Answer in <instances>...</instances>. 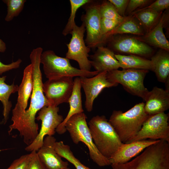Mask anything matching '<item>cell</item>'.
Segmentation results:
<instances>
[{"mask_svg": "<svg viewBox=\"0 0 169 169\" xmlns=\"http://www.w3.org/2000/svg\"><path fill=\"white\" fill-rule=\"evenodd\" d=\"M32 153L23 155L15 159L7 168L4 169H26Z\"/></svg>", "mask_w": 169, "mask_h": 169, "instance_id": "cell-33", "label": "cell"}, {"mask_svg": "<svg viewBox=\"0 0 169 169\" xmlns=\"http://www.w3.org/2000/svg\"><path fill=\"white\" fill-rule=\"evenodd\" d=\"M100 12L101 18L121 21L125 17L118 14L115 7L109 0L103 1L100 3Z\"/></svg>", "mask_w": 169, "mask_h": 169, "instance_id": "cell-30", "label": "cell"}, {"mask_svg": "<svg viewBox=\"0 0 169 169\" xmlns=\"http://www.w3.org/2000/svg\"><path fill=\"white\" fill-rule=\"evenodd\" d=\"M169 115L162 112L149 115L137 134L125 143L151 139L169 142Z\"/></svg>", "mask_w": 169, "mask_h": 169, "instance_id": "cell-9", "label": "cell"}, {"mask_svg": "<svg viewBox=\"0 0 169 169\" xmlns=\"http://www.w3.org/2000/svg\"><path fill=\"white\" fill-rule=\"evenodd\" d=\"M22 62L21 59H18L15 62L6 64L3 63L0 61V75L8 71L18 68Z\"/></svg>", "mask_w": 169, "mask_h": 169, "instance_id": "cell-37", "label": "cell"}, {"mask_svg": "<svg viewBox=\"0 0 169 169\" xmlns=\"http://www.w3.org/2000/svg\"><path fill=\"white\" fill-rule=\"evenodd\" d=\"M74 85L73 78L64 77L48 79L43 84V92L49 105L58 106L68 103Z\"/></svg>", "mask_w": 169, "mask_h": 169, "instance_id": "cell-12", "label": "cell"}, {"mask_svg": "<svg viewBox=\"0 0 169 169\" xmlns=\"http://www.w3.org/2000/svg\"><path fill=\"white\" fill-rule=\"evenodd\" d=\"M110 165L112 169H169V142L159 140L132 160Z\"/></svg>", "mask_w": 169, "mask_h": 169, "instance_id": "cell-3", "label": "cell"}, {"mask_svg": "<svg viewBox=\"0 0 169 169\" xmlns=\"http://www.w3.org/2000/svg\"><path fill=\"white\" fill-rule=\"evenodd\" d=\"M159 140L151 139L139 141L128 143H123L109 160L111 164L125 163L138 155L149 146Z\"/></svg>", "mask_w": 169, "mask_h": 169, "instance_id": "cell-16", "label": "cell"}, {"mask_svg": "<svg viewBox=\"0 0 169 169\" xmlns=\"http://www.w3.org/2000/svg\"><path fill=\"white\" fill-rule=\"evenodd\" d=\"M87 118L84 112L73 115L65 125L66 130L74 143L77 144L82 142L87 146L90 158L98 166L102 167L111 165L109 160L99 152L94 143Z\"/></svg>", "mask_w": 169, "mask_h": 169, "instance_id": "cell-5", "label": "cell"}, {"mask_svg": "<svg viewBox=\"0 0 169 169\" xmlns=\"http://www.w3.org/2000/svg\"><path fill=\"white\" fill-rule=\"evenodd\" d=\"M43 49L40 47L33 49L29 57L32 66L33 88L28 108L26 110L14 107L12 110L11 120L9 125V134L17 130L19 135L27 145L31 144L38 133V126L35 121L36 115L43 107L49 105L44 95L42 74L40 69V59Z\"/></svg>", "mask_w": 169, "mask_h": 169, "instance_id": "cell-1", "label": "cell"}, {"mask_svg": "<svg viewBox=\"0 0 169 169\" xmlns=\"http://www.w3.org/2000/svg\"><path fill=\"white\" fill-rule=\"evenodd\" d=\"M144 105L143 102L140 103L124 112L113 111L108 121L123 143L137 135L148 117L144 110Z\"/></svg>", "mask_w": 169, "mask_h": 169, "instance_id": "cell-2", "label": "cell"}, {"mask_svg": "<svg viewBox=\"0 0 169 169\" xmlns=\"http://www.w3.org/2000/svg\"><path fill=\"white\" fill-rule=\"evenodd\" d=\"M81 88L79 77H76L74 80L73 89L68 102L69 105V110L65 118L56 130V132L59 134H62L66 132L65 125L71 116L84 112L81 99Z\"/></svg>", "mask_w": 169, "mask_h": 169, "instance_id": "cell-20", "label": "cell"}, {"mask_svg": "<svg viewBox=\"0 0 169 169\" xmlns=\"http://www.w3.org/2000/svg\"><path fill=\"white\" fill-rule=\"evenodd\" d=\"M145 33L144 29L134 15L125 16L115 28L103 36L102 45L106 43L109 38L118 34L129 33L140 36Z\"/></svg>", "mask_w": 169, "mask_h": 169, "instance_id": "cell-21", "label": "cell"}, {"mask_svg": "<svg viewBox=\"0 0 169 169\" xmlns=\"http://www.w3.org/2000/svg\"><path fill=\"white\" fill-rule=\"evenodd\" d=\"M168 14L165 12L162 13L161 18L156 26L144 35L136 37L139 40L148 45L159 48L169 51V42L163 31V27L168 19Z\"/></svg>", "mask_w": 169, "mask_h": 169, "instance_id": "cell-19", "label": "cell"}, {"mask_svg": "<svg viewBox=\"0 0 169 169\" xmlns=\"http://www.w3.org/2000/svg\"><path fill=\"white\" fill-rule=\"evenodd\" d=\"M33 88L32 66H27L23 71L21 83L18 86L17 103L15 106L26 110L28 100L30 97Z\"/></svg>", "mask_w": 169, "mask_h": 169, "instance_id": "cell-23", "label": "cell"}, {"mask_svg": "<svg viewBox=\"0 0 169 169\" xmlns=\"http://www.w3.org/2000/svg\"><path fill=\"white\" fill-rule=\"evenodd\" d=\"M149 70L136 69H118L107 72L110 81L120 84L131 94L141 98L145 101L149 92L144 84V80Z\"/></svg>", "mask_w": 169, "mask_h": 169, "instance_id": "cell-7", "label": "cell"}, {"mask_svg": "<svg viewBox=\"0 0 169 169\" xmlns=\"http://www.w3.org/2000/svg\"><path fill=\"white\" fill-rule=\"evenodd\" d=\"M153 2L150 0H130L129 1L125 15H130L137 9L149 5Z\"/></svg>", "mask_w": 169, "mask_h": 169, "instance_id": "cell-32", "label": "cell"}, {"mask_svg": "<svg viewBox=\"0 0 169 169\" xmlns=\"http://www.w3.org/2000/svg\"><path fill=\"white\" fill-rule=\"evenodd\" d=\"M40 62L43 65V69L46 77L52 79L64 77H91L99 72L84 71L72 66L69 60L66 57L57 56L51 50L42 53Z\"/></svg>", "mask_w": 169, "mask_h": 169, "instance_id": "cell-6", "label": "cell"}, {"mask_svg": "<svg viewBox=\"0 0 169 169\" xmlns=\"http://www.w3.org/2000/svg\"><path fill=\"white\" fill-rule=\"evenodd\" d=\"M153 71L157 80L165 83L166 89L169 90V52L161 49L151 58Z\"/></svg>", "mask_w": 169, "mask_h": 169, "instance_id": "cell-22", "label": "cell"}, {"mask_svg": "<svg viewBox=\"0 0 169 169\" xmlns=\"http://www.w3.org/2000/svg\"><path fill=\"white\" fill-rule=\"evenodd\" d=\"M115 7L118 14L122 17H125L126 10L129 0H109Z\"/></svg>", "mask_w": 169, "mask_h": 169, "instance_id": "cell-36", "label": "cell"}, {"mask_svg": "<svg viewBox=\"0 0 169 169\" xmlns=\"http://www.w3.org/2000/svg\"><path fill=\"white\" fill-rule=\"evenodd\" d=\"M121 21L105 18H101L100 26L101 32L103 37L105 34L113 29Z\"/></svg>", "mask_w": 169, "mask_h": 169, "instance_id": "cell-34", "label": "cell"}, {"mask_svg": "<svg viewBox=\"0 0 169 169\" xmlns=\"http://www.w3.org/2000/svg\"><path fill=\"white\" fill-rule=\"evenodd\" d=\"M169 7V0H157L153 2L147 6L136 10L130 15H132L136 12L145 9H151L158 12H163L164 10L168 9Z\"/></svg>", "mask_w": 169, "mask_h": 169, "instance_id": "cell-31", "label": "cell"}, {"mask_svg": "<svg viewBox=\"0 0 169 169\" xmlns=\"http://www.w3.org/2000/svg\"><path fill=\"white\" fill-rule=\"evenodd\" d=\"M144 109L148 115L164 112L169 108V90L157 86L148 93Z\"/></svg>", "mask_w": 169, "mask_h": 169, "instance_id": "cell-17", "label": "cell"}, {"mask_svg": "<svg viewBox=\"0 0 169 169\" xmlns=\"http://www.w3.org/2000/svg\"><path fill=\"white\" fill-rule=\"evenodd\" d=\"M60 169H71L68 167L63 168Z\"/></svg>", "mask_w": 169, "mask_h": 169, "instance_id": "cell-39", "label": "cell"}, {"mask_svg": "<svg viewBox=\"0 0 169 169\" xmlns=\"http://www.w3.org/2000/svg\"><path fill=\"white\" fill-rule=\"evenodd\" d=\"M88 126L96 148L108 159L124 143L104 115L93 117L88 122Z\"/></svg>", "mask_w": 169, "mask_h": 169, "instance_id": "cell-4", "label": "cell"}, {"mask_svg": "<svg viewBox=\"0 0 169 169\" xmlns=\"http://www.w3.org/2000/svg\"><path fill=\"white\" fill-rule=\"evenodd\" d=\"M108 48L114 51L141 57L151 55L153 50L150 46L138 39L136 37L113 36L109 38Z\"/></svg>", "mask_w": 169, "mask_h": 169, "instance_id": "cell-13", "label": "cell"}, {"mask_svg": "<svg viewBox=\"0 0 169 169\" xmlns=\"http://www.w3.org/2000/svg\"><path fill=\"white\" fill-rule=\"evenodd\" d=\"M6 76L0 77V101L3 106V119L1 123L5 124L7 122L12 106L11 101L9 100L10 95L12 94L18 92V86L15 85L13 82L10 85L6 84L5 81Z\"/></svg>", "mask_w": 169, "mask_h": 169, "instance_id": "cell-25", "label": "cell"}, {"mask_svg": "<svg viewBox=\"0 0 169 169\" xmlns=\"http://www.w3.org/2000/svg\"><path fill=\"white\" fill-rule=\"evenodd\" d=\"M56 139L53 136L44 137L42 146L37 152L40 160L47 169H60L68 167V162L63 161L55 151L54 145Z\"/></svg>", "mask_w": 169, "mask_h": 169, "instance_id": "cell-15", "label": "cell"}, {"mask_svg": "<svg viewBox=\"0 0 169 169\" xmlns=\"http://www.w3.org/2000/svg\"><path fill=\"white\" fill-rule=\"evenodd\" d=\"M95 53L90 56L91 66L99 73L109 72L120 68L114 52L107 47L100 46Z\"/></svg>", "mask_w": 169, "mask_h": 169, "instance_id": "cell-18", "label": "cell"}, {"mask_svg": "<svg viewBox=\"0 0 169 169\" xmlns=\"http://www.w3.org/2000/svg\"><path fill=\"white\" fill-rule=\"evenodd\" d=\"M53 146L59 155L73 164L76 169H91L82 164L74 156L70 146L64 144L63 141H56Z\"/></svg>", "mask_w": 169, "mask_h": 169, "instance_id": "cell-27", "label": "cell"}, {"mask_svg": "<svg viewBox=\"0 0 169 169\" xmlns=\"http://www.w3.org/2000/svg\"><path fill=\"white\" fill-rule=\"evenodd\" d=\"M90 0H70L71 12L64 28L62 32V34L66 36L70 34L74 26L76 25L75 18L76 13L78 9L86 3L89 2Z\"/></svg>", "mask_w": 169, "mask_h": 169, "instance_id": "cell-28", "label": "cell"}, {"mask_svg": "<svg viewBox=\"0 0 169 169\" xmlns=\"http://www.w3.org/2000/svg\"><path fill=\"white\" fill-rule=\"evenodd\" d=\"M7 6V13L5 20L6 22L12 21L18 16L23 10L26 0H3Z\"/></svg>", "mask_w": 169, "mask_h": 169, "instance_id": "cell-29", "label": "cell"}, {"mask_svg": "<svg viewBox=\"0 0 169 169\" xmlns=\"http://www.w3.org/2000/svg\"><path fill=\"white\" fill-rule=\"evenodd\" d=\"M6 49V46L5 43L0 38V52L3 53Z\"/></svg>", "mask_w": 169, "mask_h": 169, "instance_id": "cell-38", "label": "cell"}, {"mask_svg": "<svg viewBox=\"0 0 169 169\" xmlns=\"http://www.w3.org/2000/svg\"><path fill=\"white\" fill-rule=\"evenodd\" d=\"M85 31L83 23L80 26L76 25L74 26L70 33L72 37L70 42L66 44L68 50L65 57L77 61L80 69L90 71L91 65L88 57L90 49L86 46L84 40Z\"/></svg>", "mask_w": 169, "mask_h": 169, "instance_id": "cell-11", "label": "cell"}, {"mask_svg": "<svg viewBox=\"0 0 169 169\" xmlns=\"http://www.w3.org/2000/svg\"><path fill=\"white\" fill-rule=\"evenodd\" d=\"M59 108L52 105L45 106L38 112L36 119L41 121V126L38 134L32 143L25 148V151H38L42 146L45 136H53L56 130L64 120L63 116L59 114Z\"/></svg>", "mask_w": 169, "mask_h": 169, "instance_id": "cell-8", "label": "cell"}, {"mask_svg": "<svg viewBox=\"0 0 169 169\" xmlns=\"http://www.w3.org/2000/svg\"><path fill=\"white\" fill-rule=\"evenodd\" d=\"M162 13L163 12H158L151 9H145L132 15L138 20L146 33L157 24Z\"/></svg>", "mask_w": 169, "mask_h": 169, "instance_id": "cell-26", "label": "cell"}, {"mask_svg": "<svg viewBox=\"0 0 169 169\" xmlns=\"http://www.w3.org/2000/svg\"><path fill=\"white\" fill-rule=\"evenodd\" d=\"M100 5L98 1L91 0L83 6L85 13L82 15L81 19L86 32L85 42L90 48L102 46Z\"/></svg>", "mask_w": 169, "mask_h": 169, "instance_id": "cell-10", "label": "cell"}, {"mask_svg": "<svg viewBox=\"0 0 169 169\" xmlns=\"http://www.w3.org/2000/svg\"><path fill=\"white\" fill-rule=\"evenodd\" d=\"M32 155L26 169H47L40 160L37 151L31 152Z\"/></svg>", "mask_w": 169, "mask_h": 169, "instance_id": "cell-35", "label": "cell"}, {"mask_svg": "<svg viewBox=\"0 0 169 169\" xmlns=\"http://www.w3.org/2000/svg\"><path fill=\"white\" fill-rule=\"evenodd\" d=\"M120 68L123 69H136L153 71V66L151 60L134 55H124L115 54Z\"/></svg>", "mask_w": 169, "mask_h": 169, "instance_id": "cell-24", "label": "cell"}, {"mask_svg": "<svg viewBox=\"0 0 169 169\" xmlns=\"http://www.w3.org/2000/svg\"><path fill=\"white\" fill-rule=\"evenodd\" d=\"M107 73V72H103L91 77H79L85 96V108L88 112L92 111L95 100L104 88L115 87L118 84L109 81Z\"/></svg>", "mask_w": 169, "mask_h": 169, "instance_id": "cell-14", "label": "cell"}]
</instances>
